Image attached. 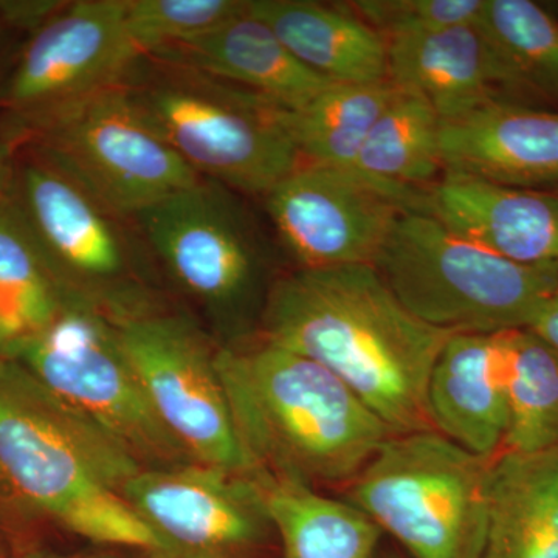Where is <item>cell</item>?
I'll use <instances>...</instances> for the list:
<instances>
[{
  "mask_svg": "<svg viewBox=\"0 0 558 558\" xmlns=\"http://www.w3.org/2000/svg\"><path fill=\"white\" fill-rule=\"evenodd\" d=\"M421 322L451 332L529 329L558 288V267L502 258L428 213H405L374 264Z\"/></svg>",
  "mask_w": 558,
  "mask_h": 558,
  "instance_id": "cell-4",
  "label": "cell"
},
{
  "mask_svg": "<svg viewBox=\"0 0 558 558\" xmlns=\"http://www.w3.org/2000/svg\"><path fill=\"white\" fill-rule=\"evenodd\" d=\"M248 9V0H124L128 36L140 57L201 38Z\"/></svg>",
  "mask_w": 558,
  "mask_h": 558,
  "instance_id": "cell-28",
  "label": "cell"
},
{
  "mask_svg": "<svg viewBox=\"0 0 558 558\" xmlns=\"http://www.w3.org/2000/svg\"><path fill=\"white\" fill-rule=\"evenodd\" d=\"M248 476L284 558H374L381 531L362 510L259 470Z\"/></svg>",
  "mask_w": 558,
  "mask_h": 558,
  "instance_id": "cell-22",
  "label": "cell"
},
{
  "mask_svg": "<svg viewBox=\"0 0 558 558\" xmlns=\"http://www.w3.org/2000/svg\"><path fill=\"white\" fill-rule=\"evenodd\" d=\"M524 94L558 102V21L531 0H486L481 16Z\"/></svg>",
  "mask_w": 558,
  "mask_h": 558,
  "instance_id": "cell-27",
  "label": "cell"
},
{
  "mask_svg": "<svg viewBox=\"0 0 558 558\" xmlns=\"http://www.w3.org/2000/svg\"><path fill=\"white\" fill-rule=\"evenodd\" d=\"M25 558H117L108 554H83V556H49V554H35Z\"/></svg>",
  "mask_w": 558,
  "mask_h": 558,
  "instance_id": "cell-34",
  "label": "cell"
},
{
  "mask_svg": "<svg viewBox=\"0 0 558 558\" xmlns=\"http://www.w3.org/2000/svg\"><path fill=\"white\" fill-rule=\"evenodd\" d=\"M389 80L416 95L440 121L499 100H513L521 89L505 54L483 27L458 25L432 33L387 39Z\"/></svg>",
  "mask_w": 558,
  "mask_h": 558,
  "instance_id": "cell-15",
  "label": "cell"
},
{
  "mask_svg": "<svg viewBox=\"0 0 558 558\" xmlns=\"http://www.w3.org/2000/svg\"><path fill=\"white\" fill-rule=\"evenodd\" d=\"M89 418L13 359L0 357V492L58 524L102 490L123 492L142 472Z\"/></svg>",
  "mask_w": 558,
  "mask_h": 558,
  "instance_id": "cell-7",
  "label": "cell"
},
{
  "mask_svg": "<svg viewBox=\"0 0 558 558\" xmlns=\"http://www.w3.org/2000/svg\"><path fill=\"white\" fill-rule=\"evenodd\" d=\"M20 35L21 32H17L0 11V94L5 87L11 69H13L17 53H20L22 47V44L17 43V36Z\"/></svg>",
  "mask_w": 558,
  "mask_h": 558,
  "instance_id": "cell-31",
  "label": "cell"
},
{
  "mask_svg": "<svg viewBox=\"0 0 558 558\" xmlns=\"http://www.w3.org/2000/svg\"><path fill=\"white\" fill-rule=\"evenodd\" d=\"M497 457L435 429L391 435L347 484V501L413 558H480Z\"/></svg>",
  "mask_w": 558,
  "mask_h": 558,
  "instance_id": "cell-5",
  "label": "cell"
},
{
  "mask_svg": "<svg viewBox=\"0 0 558 558\" xmlns=\"http://www.w3.org/2000/svg\"><path fill=\"white\" fill-rule=\"evenodd\" d=\"M439 148L444 174L512 189L558 190V110L487 102L440 121Z\"/></svg>",
  "mask_w": 558,
  "mask_h": 558,
  "instance_id": "cell-16",
  "label": "cell"
},
{
  "mask_svg": "<svg viewBox=\"0 0 558 558\" xmlns=\"http://www.w3.org/2000/svg\"><path fill=\"white\" fill-rule=\"evenodd\" d=\"M508 432L505 453L558 446V354L532 330H508ZM499 451V453H501Z\"/></svg>",
  "mask_w": 558,
  "mask_h": 558,
  "instance_id": "cell-24",
  "label": "cell"
},
{
  "mask_svg": "<svg viewBox=\"0 0 558 558\" xmlns=\"http://www.w3.org/2000/svg\"><path fill=\"white\" fill-rule=\"evenodd\" d=\"M119 219L190 189L201 178L153 130L130 86L94 95L20 140Z\"/></svg>",
  "mask_w": 558,
  "mask_h": 558,
  "instance_id": "cell-8",
  "label": "cell"
},
{
  "mask_svg": "<svg viewBox=\"0 0 558 558\" xmlns=\"http://www.w3.org/2000/svg\"><path fill=\"white\" fill-rule=\"evenodd\" d=\"M248 10L299 61L330 83L389 80L387 39L347 7L250 0Z\"/></svg>",
  "mask_w": 558,
  "mask_h": 558,
  "instance_id": "cell-20",
  "label": "cell"
},
{
  "mask_svg": "<svg viewBox=\"0 0 558 558\" xmlns=\"http://www.w3.org/2000/svg\"><path fill=\"white\" fill-rule=\"evenodd\" d=\"M557 194H558V190H557Z\"/></svg>",
  "mask_w": 558,
  "mask_h": 558,
  "instance_id": "cell-38",
  "label": "cell"
},
{
  "mask_svg": "<svg viewBox=\"0 0 558 558\" xmlns=\"http://www.w3.org/2000/svg\"><path fill=\"white\" fill-rule=\"evenodd\" d=\"M14 196L51 274L69 299L90 303L100 290L126 275L130 242L94 197L38 154L16 168ZM92 304V303H90Z\"/></svg>",
  "mask_w": 558,
  "mask_h": 558,
  "instance_id": "cell-13",
  "label": "cell"
},
{
  "mask_svg": "<svg viewBox=\"0 0 558 558\" xmlns=\"http://www.w3.org/2000/svg\"><path fill=\"white\" fill-rule=\"evenodd\" d=\"M135 220L172 278L211 310H236L252 292L260 241L234 191L201 179Z\"/></svg>",
  "mask_w": 558,
  "mask_h": 558,
  "instance_id": "cell-12",
  "label": "cell"
},
{
  "mask_svg": "<svg viewBox=\"0 0 558 558\" xmlns=\"http://www.w3.org/2000/svg\"><path fill=\"white\" fill-rule=\"evenodd\" d=\"M348 9L389 39L475 24L486 0H357Z\"/></svg>",
  "mask_w": 558,
  "mask_h": 558,
  "instance_id": "cell-29",
  "label": "cell"
},
{
  "mask_svg": "<svg viewBox=\"0 0 558 558\" xmlns=\"http://www.w3.org/2000/svg\"><path fill=\"white\" fill-rule=\"evenodd\" d=\"M0 558H7L5 554L2 553V549H0Z\"/></svg>",
  "mask_w": 558,
  "mask_h": 558,
  "instance_id": "cell-36",
  "label": "cell"
},
{
  "mask_svg": "<svg viewBox=\"0 0 558 558\" xmlns=\"http://www.w3.org/2000/svg\"><path fill=\"white\" fill-rule=\"evenodd\" d=\"M266 205L300 269L374 266L400 216L429 215V189L301 161L267 194Z\"/></svg>",
  "mask_w": 558,
  "mask_h": 558,
  "instance_id": "cell-11",
  "label": "cell"
},
{
  "mask_svg": "<svg viewBox=\"0 0 558 558\" xmlns=\"http://www.w3.org/2000/svg\"><path fill=\"white\" fill-rule=\"evenodd\" d=\"M400 94L391 80L332 83L303 108L284 109L286 126L301 161L351 167L369 132Z\"/></svg>",
  "mask_w": 558,
  "mask_h": 558,
  "instance_id": "cell-23",
  "label": "cell"
},
{
  "mask_svg": "<svg viewBox=\"0 0 558 558\" xmlns=\"http://www.w3.org/2000/svg\"><path fill=\"white\" fill-rule=\"evenodd\" d=\"M146 58L204 73L288 110L303 108L332 84L299 61L269 25L248 9L201 38Z\"/></svg>",
  "mask_w": 558,
  "mask_h": 558,
  "instance_id": "cell-19",
  "label": "cell"
},
{
  "mask_svg": "<svg viewBox=\"0 0 558 558\" xmlns=\"http://www.w3.org/2000/svg\"><path fill=\"white\" fill-rule=\"evenodd\" d=\"M253 468L304 486H347L395 435L330 371L277 344L216 351Z\"/></svg>",
  "mask_w": 558,
  "mask_h": 558,
  "instance_id": "cell-2",
  "label": "cell"
},
{
  "mask_svg": "<svg viewBox=\"0 0 558 558\" xmlns=\"http://www.w3.org/2000/svg\"><path fill=\"white\" fill-rule=\"evenodd\" d=\"M121 495L170 543L172 556L183 558L245 548L267 521L248 475L202 464L143 469Z\"/></svg>",
  "mask_w": 558,
  "mask_h": 558,
  "instance_id": "cell-14",
  "label": "cell"
},
{
  "mask_svg": "<svg viewBox=\"0 0 558 558\" xmlns=\"http://www.w3.org/2000/svg\"><path fill=\"white\" fill-rule=\"evenodd\" d=\"M480 558H558V446L495 458Z\"/></svg>",
  "mask_w": 558,
  "mask_h": 558,
  "instance_id": "cell-21",
  "label": "cell"
},
{
  "mask_svg": "<svg viewBox=\"0 0 558 558\" xmlns=\"http://www.w3.org/2000/svg\"><path fill=\"white\" fill-rule=\"evenodd\" d=\"M388 558H400V557L391 556V557H388Z\"/></svg>",
  "mask_w": 558,
  "mask_h": 558,
  "instance_id": "cell-37",
  "label": "cell"
},
{
  "mask_svg": "<svg viewBox=\"0 0 558 558\" xmlns=\"http://www.w3.org/2000/svg\"><path fill=\"white\" fill-rule=\"evenodd\" d=\"M128 86L153 130L201 179L267 196L301 163L284 109L258 94L148 58Z\"/></svg>",
  "mask_w": 558,
  "mask_h": 558,
  "instance_id": "cell-3",
  "label": "cell"
},
{
  "mask_svg": "<svg viewBox=\"0 0 558 558\" xmlns=\"http://www.w3.org/2000/svg\"><path fill=\"white\" fill-rule=\"evenodd\" d=\"M142 60L128 36L124 0L65 2L22 43L0 94V126L17 148L44 121L126 84Z\"/></svg>",
  "mask_w": 558,
  "mask_h": 558,
  "instance_id": "cell-9",
  "label": "cell"
},
{
  "mask_svg": "<svg viewBox=\"0 0 558 558\" xmlns=\"http://www.w3.org/2000/svg\"><path fill=\"white\" fill-rule=\"evenodd\" d=\"M439 132L438 113L402 90L369 132L351 168L381 182L424 189L442 171Z\"/></svg>",
  "mask_w": 558,
  "mask_h": 558,
  "instance_id": "cell-25",
  "label": "cell"
},
{
  "mask_svg": "<svg viewBox=\"0 0 558 558\" xmlns=\"http://www.w3.org/2000/svg\"><path fill=\"white\" fill-rule=\"evenodd\" d=\"M429 213L502 258L558 267V194L444 174L429 186Z\"/></svg>",
  "mask_w": 558,
  "mask_h": 558,
  "instance_id": "cell-18",
  "label": "cell"
},
{
  "mask_svg": "<svg viewBox=\"0 0 558 558\" xmlns=\"http://www.w3.org/2000/svg\"><path fill=\"white\" fill-rule=\"evenodd\" d=\"M0 292L16 311L24 333L46 326L69 300L33 236L13 185L0 193Z\"/></svg>",
  "mask_w": 558,
  "mask_h": 558,
  "instance_id": "cell-26",
  "label": "cell"
},
{
  "mask_svg": "<svg viewBox=\"0 0 558 558\" xmlns=\"http://www.w3.org/2000/svg\"><path fill=\"white\" fill-rule=\"evenodd\" d=\"M13 340V337H11L5 329L0 328V357H3V355H5L7 349H9L10 343Z\"/></svg>",
  "mask_w": 558,
  "mask_h": 558,
  "instance_id": "cell-35",
  "label": "cell"
},
{
  "mask_svg": "<svg viewBox=\"0 0 558 558\" xmlns=\"http://www.w3.org/2000/svg\"><path fill=\"white\" fill-rule=\"evenodd\" d=\"M5 357L89 418L140 468L199 464L157 416L112 318L94 304L69 299L46 326L11 341Z\"/></svg>",
  "mask_w": 558,
  "mask_h": 558,
  "instance_id": "cell-6",
  "label": "cell"
},
{
  "mask_svg": "<svg viewBox=\"0 0 558 558\" xmlns=\"http://www.w3.org/2000/svg\"><path fill=\"white\" fill-rule=\"evenodd\" d=\"M14 153L16 146L7 137L2 126H0V193L10 190L16 174V165H14Z\"/></svg>",
  "mask_w": 558,
  "mask_h": 558,
  "instance_id": "cell-32",
  "label": "cell"
},
{
  "mask_svg": "<svg viewBox=\"0 0 558 558\" xmlns=\"http://www.w3.org/2000/svg\"><path fill=\"white\" fill-rule=\"evenodd\" d=\"M260 328L267 343L339 377L395 435L435 429L429 374L454 332L414 317L376 267L286 275L267 293Z\"/></svg>",
  "mask_w": 558,
  "mask_h": 558,
  "instance_id": "cell-1",
  "label": "cell"
},
{
  "mask_svg": "<svg viewBox=\"0 0 558 558\" xmlns=\"http://www.w3.org/2000/svg\"><path fill=\"white\" fill-rule=\"evenodd\" d=\"M506 333L454 332L429 374L433 427L480 457H497L508 432Z\"/></svg>",
  "mask_w": 558,
  "mask_h": 558,
  "instance_id": "cell-17",
  "label": "cell"
},
{
  "mask_svg": "<svg viewBox=\"0 0 558 558\" xmlns=\"http://www.w3.org/2000/svg\"><path fill=\"white\" fill-rule=\"evenodd\" d=\"M0 328L7 330L13 339L24 333L20 317H17L16 311L11 306L10 301L3 296L0 292Z\"/></svg>",
  "mask_w": 558,
  "mask_h": 558,
  "instance_id": "cell-33",
  "label": "cell"
},
{
  "mask_svg": "<svg viewBox=\"0 0 558 558\" xmlns=\"http://www.w3.org/2000/svg\"><path fill=\"white\" fill-rule=\"evenodd\" d=\"M157 416L191 457L231 475L255 472L216 366V352L185 319L142 311L112 318Z\"/></svg>",
  "mask_w": 558,
  "mask_h": 558,
  "instance_id": "cell-10",
  "label": "cell"
},
{
  "mask_svg": "<svg viewBox=\"0 0 558 558\" xmlns=\"http://www.w3.org/2000/svg\"><path fill=\"white\" fill-rule=\"evenodd\" d=\"M529 330L546 341L558 354V288L550 293Z\"/></svg>",
  "mask_w": 558,
  "mask_h": 558,
  "instance_id": "cell-30",
  "label": "cell"
}]
</instances>
